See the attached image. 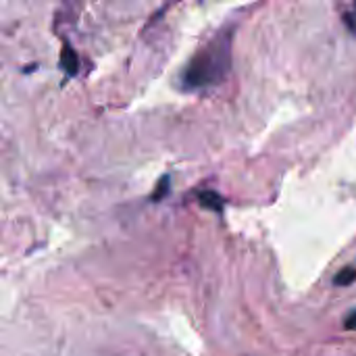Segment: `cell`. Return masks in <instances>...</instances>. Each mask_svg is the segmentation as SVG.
I'll return each instance as SVG.
<instances>
[{
    "label": "cell",
    "instance_id": "1",
    "mask_svg": "<svg viewBox=\"0 0 356 356\" xmlns=\"http://www.w3.org/2000/svg\"><path fill=\"white\" fill-rule=\"evenodd\" d=\"M232 67V33L221 31L209 44H204L188 63L181 75V88L198 92L219 86Z\"/></svg>",
    "mask_w": 356,
    "mask_h": 356
},
{
    "label": "cell",
    "instance_id": "2",
    "mask_svg": "<svg viewBox=\"0 0 356 356\" xmlns=\"http://www.w3.org/2000/svg\"><path fill=\"white\" fill-rule=\"evenodd\" d=\"M77 67H79V60H77L75 50H73L69 44H65V48H63V52H60V69H63L67 75H75V73H77Z\"/></svg>",
    "mask_w": 356,
    "mask_h": 356
},
{
    "label": "cell",
    "instance_id": "3",
    "mask_svg": "<svg viewBox=\"0 0 356 356\" xmlns=\"http://www.w3.org/2000/svg\"><path fill=\"white\" fill-rule=\"evenodd\" d=\"M198 202H200L204 209H211V211H221V209H223V198H221L217 192H211V190L200 192V194H198Z\"/></svg>",
    "mask_w": 356,
    "mask_h": 356
},
{
    "label": "cell",
    "instance_id": "4",
    "mask_svg": "<svg viewBox=\"0 0 356 356\" xmlns=\"http://www.w3.org/2000/svg\"><path fill=\"white\" fill-rule=\"evenodd\" d=\"M355 282H356L355 267H344V269L336 275V280H334V284H336V286H350V284H355Z\"/></svg>",
    "mask_w": 356,
    "mask_h": 356
},
{
    "label": "cell",
    "instance_id": "5",
    "mask_svg": "<svg viewBox=\"0 0 356 356\" xmlns=\"http://www.w3.org/2000/svg\"><path fill=\"white\" fill-rule=\"evenodd\" d=\"M167 192H169V177H163V179H161V184L156 186V192L152 194V200H154V202H159Z\"/></svg>",
    "mask_w": 356,
    "mask_h": 356
},
{
    "label": "cell",
    "instance_id": "6",
    "mask_svg": "<svg viewBox=\"0 0 356 356\" xmlns=\"http://www.w3.org/2000/svg\"><path fill=\"white\" fill-rule=\"evenodd\" d=\"M344 21H346V25L350 27V31H355L356 33V0H355V4H353V8H350V10H346Z\"/></svg>",
    "mask_w": 356,
    "mask_h": 356
},
{
    "label": "cell",
    "instance_id": "7",
    "mask_svg": "<svg viewBox=\"0 0 356 356\" xmlns=\"http://www.w3.org/2000/svg\"><path fill=\"white\" fill-rule=\"evenodd\" d=\"M344 327H346V330H353V332H356V311H353V313L346 317V321H344Z\"/></svg>",
    "mask_w": 356,
    "mask_h": 356
}]
</instances>
